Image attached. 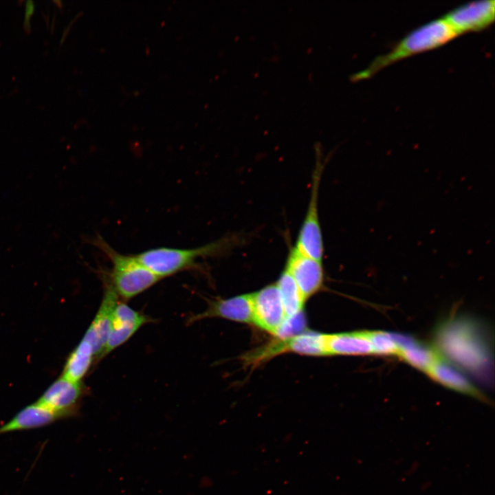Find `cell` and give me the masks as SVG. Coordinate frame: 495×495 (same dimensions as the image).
I'll return each instance as SVG.
<instances>
[{
    "instance_id": "obj_18",
    "label": "cell",
    "mask_w": 495,
    "mask_h": 495,
    "mask_svg": "<svg viewBox=\"0 0 495 495\" xmlns=\"http://www.w3.org/2000/svg\"><path fill=\"white\" fill-rule=\"evenodd\" d=\"M276 285L279 291L287 318L301 313L306 299L287 272L285 270L281 274Z\"/></svg>"
},
{
    "instance_id": "obj_11",
    "label": "cell",
    "mask_w": 495,
    "mask_h": 495,
    "mask_svg": "<svg viewBox=\"0 0 495 495\" xmlns=\"http://www.w3.org/2000/svg\"><path fill=\"white\" fill-rule=\"evenodd\" d=\"M119 297L105 281L104 291L99 309L83 338L92 345L96 362L103 358V353L110 331L114 309Z\"/></svg>"
},
{
    "instance_id": "obj_20",
    "label": "cell",
    "mask_w": 495,
    "mask_h": 495,
    "mask_svg": "<svg viewBox=\"0 0 495 495\" xmlns=\"http://www.w3.org/2000/svg\"><path fill=\"white\" fill-rule=\"evenodd\" d=\"M373 353L378 355H398L400 348L394 334L382 331H368Z\"/></svg>"
},
{
    "instance_id": "obj_6",
    "label": "cell",
    "mask_w": 495,
    "mask_h": 495,
    "mask_svg": "<svg viewBox=\"0 0 495 495\" xmlns=\"http://www.w3.org/2000/svg\"><path fill=\"white\" fill-rule=\"evenodd\" d=\"M85 392L82 382H73L60 375L36 402L62 419H67L77 415Z\"/></svg>"
},
{
    "instance_id": "obj_2",
    "label": "cell",
    "mask_w": 495,
    "mask_h": 495,
    "mask_svg": "<svg viewBox=\"0 0 495 495\" xmlns=\"http://www.w3.org/2000/svg\"><path fill=\"white\" fill-rule=\"evenodd\" d=\"M457 36L443 16L428 22L408 33L390 51L376 57L365 69L351 75L350 80L355 82L371 78L397 61L439 47Z\"/></svg>"
},
{
    "instance_id": "obj_1",
    "label": "cell",
    "mask_w": 495,
    "mask_h": 495,
    "mask_svg": "<svg viewBox=\"0 0 495 495\" xmlns=\"http://www.w3.org/2000/svg\"><path fill=\"white\" fill-rule=\"evenodd\" d=\"M437 338L441 351L462 368L478 374L489 369V344L473 320L450 318L439 327Z\"/></svg>"
},
{
    "instance_id": "obj_9",
    "label": "cell",
    "mask_w": 495,
    "mask_h": 495,
    "mask_svg": "<svg viewBox=\"0 0 495 495\" xmlns=\"http://www.w3.org/2000/svg\"><path fill=\"white\" fill-rule=\"evenodd\" d=\"M252 298L253 323L276 336L287 318L276 283L252 294Z\"/></svg>"
},
{
    "instance_id": "obj_15",
    "label": "cell",
    "mask_w": 495,
    "mask_h": 495,
    "mask_svg": "<svg viewBox=\"0 0 495 495\" xmlns=\"http://www.w3.org/2000/svg\"><path fill=\"white\" fill-rule=\"evenodd\" d=\"M327 334L305 331L291 338L278 340L280 352H292L310 356L329 355Z\"/></svg>"
},
{
    "instance_id": "obj_12",
    "label": "cell",
    "mask_w": 495,
    "mask_h": 495,
    "mask_svg": "<svg viewBox=\"0 0 495 495\" xmlns=\"http://www.w3.org/2000/svg\"><path fill=\"white\" fill-rule=\"evenodd\" d=\"M213 317L243 323H253L252 294L210 301L207 309L204 312L192 316L188 319V323Z\"/></svg>"
},
{
    "instance_id": "obj_3",
    "label": "cell",
    "mask_w": 495,
    "mask_h": 495,
    "mask_svg": "<svg viewBox=\"0 0 495 495\" xmlns=\"http://www.w3.org/2000/svg\"><path fill=\"white\" fill-rule=\"evenodd\" d=\"M96 242L111 261V271L105 281L119 298L129 300L161 280L144 266L135 254L120 253L100 237Z\"/></svg>"
},
{
    "instance_id": "obj_7",
    "label": "cell",
    "mask_w": 495,
    "mask_h": 495,
    "mask_svg": "<svg viewBox=\"0 0 495 495\" xmlns=\"http://www.w3.org/2000/svg\"><path fill=\"white\" fill-rule=\"evenodd\" d=\"M443 17L458 36L481 31L494 21L495 1L481 0L467 3L452 10Z\"/></svg>"
},
{
    "instance_id": "obj_21",
    "label": "cell",
    "mask_w": 495,
    "mask_h": 495,
    "mask_svg": "<svg viewBox=\"0 0 495 495\" xmlns=\"http://www.w3.org/2000/svg\"><path fill=\"white\" fill-rule=\"evenodd\" d=\"M34 10V2L28 1L25 6V14L24 20V28L27 32L30 30V19Z\"/></svg>"
},
{
    "instance_id": "obj_14",
    "label": "cell",
    "mask_w": 495,
    "mask_h": 495,
    "mask_svg": "<svg viewBox=\"0 0 495 495\" xmlns=\"http://www.w3.org/2000/svg\"><path fill=\"white\" fill-rule=\"evenodd\" d=\"M329 355H361L373 353L367 331L327 334Z\"/></svg>"
},
{
    "instance_id": "obj_8",
    "label": "cell",
    "mask_w": 495,
    "mask_h": 495,
    "mask_svg": "<svg viewBox=\"0 0 495 495\" xmlns=\"http://www.w3.org/2000/svg\"><path fill=\"white\" fill-rule=\"evenodd\" d=\"M285 271L293 278L306 300L318 292L323 285L322 261L302 254L295 247L288 255Z\"/></svg>"
},
{
    "instance_id": "obj_17",
    "label": "cell",
    "mask_w": 495,
    "mask_h": 495,
    "mask_svg": "<svg viewBox=\"0 0 495 495\" xmlns=\"http://www.w3.org/2000/svg\"><path fill=\"white\" fill-rule=\"evenodd\" d=\"M427 373L434 381L449 388L479 397L478 390L461 372L443 362L440 358L431 366Z\"/></svg>"
},
{
    "instance_id": "obj_4",
    "label": "cell",
    "mask_w": 495,
    "mask_h": 495,
    "mask_svg": "<svg viewBox=\"0 0 495 495\" xmlns=\"http://www.w3.org/2000/svg\"><path fill=\"white\" fill-rule=\"evenodd\" d=\"M227 239L190 249L161 247L149 249L135 254L138 259L151 272L163 278L194 268L199 258L214 256L228 246Z\"/></svg>"
},
{
    "instance_id": "obj_13",
    "label": "cell",
    "mask_w": 495,
    "mask_h": 495,
    "mask_svg": "<svg viewBox=\"0 0 495 495\" xmlns=\"http://www.w3.org/2000/svg\"><path fill=\"white\" fill-rule=\"evenodd\" d=\"M62 417L37 402L26 406L0 426V435L47 426Z\"/></svg>"
},
{
    "instance_id": "obj_5",
    "label": "cell",
    "mask_w": 495,
    "mask_h": 495,
    "mask_svg": "<svg viewBox=\"0 0 495 495\" xmlns=\"http://www.w3.org/2000/svg\"><path fill=\"white\" fill-rule=\"evenodd\" d=\"M316 150L318 158L312 177L310 198L295 248L305 255L322 261L324 255V244L318 213V192L323 164L320 149L316 148Z\"/></svg>"
},
{
    "instance_id": "obj_10",
    "label": "cell",
    "mask_w": 495,
    "mask_h": 495,
    "mask_svg": "<svg viewBox=\"0 0 495 495\" xmlns=\"http://www.w3.org/2000/svg\"><path fill=\"white\" fill-rule=\"evenodd\" d=\"M151 322L153 318L118 302L113 314L103 358L126 342L143 325Z\"/></svg>"
},
{
    "instance_id": "obj_16",
    "label": "cell",
    "mask_w": 495,
    "mask_h": 495,
    "mask_svg": "<svg viewBox=\"0 0 495 495\" xmlns=\"http://www.w3.org/2000/svg\"><path fill=\"white\" fill-rule=\"evenodd\" d=\"M94 362V348L88 340L82 338L68 355L61 375L71 381L80 382Z\"/></svg>"
},
{
    "instance_id": "obj_19",
    "label": "cell",
    "mask_w": 495,
    "mask_h": 495,
    "mask_svg": "<svg viewBox=\"0 0 495 495\" xmlns=\"http://www.w3.org/2000/svg\"><path fill=\"white\" fill-rule=\"evenodd\" d=\"M398 355L413 367L426 373L439 359L434 351L414 340L401 348Z\"/></svg>"
}]
</instances>
